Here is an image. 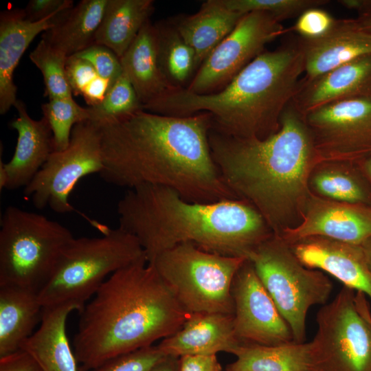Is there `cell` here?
Here are the masks:
<instances>
[{
  "instance_id": "obj_39",
  "label": "cell",
  "mask_w": 371,
  "mask_h": 371,
  "mask_svg": "<svg viewBox=\"0 0 371 371\" xmlns=\"http://www.w3.org/2000/svg\"><path fill=\"white\" fill-rule=\"evenodd\" d=\"M73 6L71 0H31L23 10L27 19L36 22Z\"/></svg>"
},
{
  "instance_id": "obj_9",
  "label": "cell",
  "mask_w": 371,
  "mask_h": 371,
  "mask_svg": "<svg viewBox=\"0 0 371 371\" xmlns=\"http://www.w3.org/2000/svg\"><path fill=\"white\" fill-rule=\"evenodd\" d=\"M248 260L290 327L293 341L305 342L308 310L327 303L331 281L322 271L304 266L290 246L274 233Z\"/></svg>"
},
{
  "instance_id": "obj_17",
  "label": "cell",
  "mask_w": 371,
  "mask_h": 371,
  "mask_svg": "<svg viewBox=\"0 0 371 371\" xmlns=\"http://www.w3.org/2000/svg\"><path fill=\"white\" fill-rule=\"evenodd\" d=\"M298 37L304 56V74L300 80L303 83L371 54V34L361 29L355 19H337L334 27L319 38Z\"/></svg>"
},
{
  "instance_id": "obj_5",
  "label": "cell",
  "mask_w": 371,
  "mask_h": 371,
  "mask_svg": "<svg viewBox=\"0 0 371 371\" xmlns=\"http://www.w3.org/2000/svg\"><path fill=\"white\" fill-rule=\"evenodd\" d=\"M303 74L304 56L297 36L262 52L217 92L196 94L174 88L144 109L175 117L207 113L212 127L225 134L265 139L279 130L283 112Z\"/></svg>"
},
{
  "instance_id": "obj_20",
  "label": "cell",
  "mask_w": 371,
  "mask_h": 371,
  "mask_svg": "<svg viewBox=\"0 0 371 371\" xmlns=\"http://www.w3.org/2000/svg\"><path fill=\"white\" fill-rule=\"evenodd\" d=\"M14 106L17 117L10 126L17 132L16 145L11 159L4 163L8 176L5 189L9 190L25 188L54 151L46 118L32 119L21 100H17Z\"/></svg>"
},
{
  "instance_id": "obj_1",
  "label": "cell",
  "mask_w": 371,
  "mask_h": 371,
  "mask_svg": "<svg viewBox=\"0 0 371 371\" xmlns=\"http://www.w3.org/2000/svg\"><path fill=\"white\" fill-rule=\"evenodd\" d=\"M212 124L207 113L175 117L145 110L98 124L104 164L99 175L106 183L129 189L166 186L191 202L238 199L212 158Z\"/></svg>"
},
{
  "instance_id": "obj_46",
  "label": "cell",
  "mask_w": 371,
  "mask_h": 371,
  "mask_svg": "<svg viewBox=\"0 0 371 371\" xmlns=\"http://www.w3.org/2000/svg\"><path fill=\"white\" fill-rule=\"evenodd\" d=\"M363 159V168L368 178L371 180V154Z\"/></svg>"
},
{
  "instance_id": "obj_19",
  "label": "cell",
  "mask_w": 371,
  "mask_h": 371,
  "mask_svg": "<svg viewBox=\"0 0 371 371\" xmlns=\"http://www.w3.org/2000/svg\"><path fill=\"white\" fill-rule=\"evenodd\" d=\"M72 8V7H71ZM69 8L32 22L24 10L10 8L0 14V113L5 114L17 100L14 72L34 38L54 27Z\"/></svg>"
},
{
  "instance_id": "obj_34",
  "label": "cell",
  "mask_w": 371,
  "mask_h": 371,
  "mask_svg": "<svg viewBox=\"0 0 371 371\" xmlns=\"http://www.w3.org/2000/svg\"><path fill=\"white\" fill-rule=\"evenodd\" d=\"M229 10L243 14L260 12L269 14L281 22L298 17L305 10L328 4V0H222Z\"/></svg>"
},
{
  "instance_id": "obj_22",
  "label": "cell",
  "mask_w": 371,
  "mask_h": 371,
  "mask_svg": "<svg viewBox=\"0 0 371 371\" xmlns=\"http://www.w3.org/2000/svg\"><path fill=\"white\" fill-rule=\"evenodd\" d=\"M78 311L74 304L43 308L38 329L22 344L42 371H80L73 348L66 331L69 315Z\"/></svg>"
},
{
  "instance_id": "obj_25",
  "label": "cell",
  "mask_w": 371,
  "mask_h": 371,
  "mask_svg": "<svg viewBox=\"0 0 371 371\" xmlns=\"http://www.w3.org/2000/svg\"><path fill=\"white\" fill-rule=\"evenodd\" d=\"M38 292L11 284L0 285V357L19 350L41 322Z\"/></svg>"
},
{
  "instance_id": "obj_11",
  "label": "cell",
  "mask_w": 371,
  "mask_h": 371,
  "mask_svg": "<svg viewBox=\"0 0 371 371\" xmlns=\"http://www.w3.org/2000/svg\"><path fill=\"white\" fill-rule=\"evenodd\" d=\"M104 168L101 132L98 124L87 120L72 129L63 150L54 151L30 183L23 188L25 198L43 210L48 206L58 214L73 212L69 196L77 183Z\"/></svg>"
},
{
  "instance_id": "obj_2",
  "label": "cell",
  "mask_w": 371,
  "mask_h": 371,
  "mask_svg": "<svg viewBox=\"0 0 371 371\" xmlns=\"http://www.w3.org/2000/svg\"><path fill=\"white\" fill-rule=\"evenodd\" d=\"M208 141L227 187L238 199L252 205L274 234L300 223L312 194L311 174L323 161L291 102L279 130L267 138L236 137L212 126Z\"/></svg>"
},
{
  "instance_id": "obj_12",
  "label": "cell",
  "mask_w": 371,
  "mask_h": 371,
  "mask_svg": "<svg viewBox=\"0 0 371 371\" xmlns=\"http://www.w3.org/2000/svg\"><path fill=\"white\" fill-rule=\"evenodd\" d=\"M289 31L269 14H245L203 61L186 89L196 94L221 90L264 52L267 45Z\"/></svg>"
},
{
  "instance_id": "obj_6",
  "label": "cell",
  "mask_w": 371,
  "mask_h": 371,
  "mask_svg": "<svg viewBox=\"0 0 371 371\" xmlns=\"http://www.w3.org/2000/svg\"><path fill=\"white\" fill-rule=\"evenodd\" d=\"M100 237L74 238L47 283L38 292L43 307L74 304L80 313L115 271L147 259L138 240L118 227L102 226Z\"/></svg>"
},
{
  "instance_id": "obj_45",
  "label": "cell",
  "mask_w": 371,
  "mask_h": 371,
  "mask_svg": "<svg viewBox=\"0 0 371 371\" xmlns=\"http://www.w3.org/2000/svg\"><path fill=\"white\" fill-rule=\"evenodd\" d=\"M361 247L365 255L366 261L371 269V237L363 242Z\"/></svg>"
},
{
  "instance_id": "obj_16",
  "label": "cell",
  "mask_w": 371,
  "mask_h": 371,
  "mask_svg": "<svg viewBox=\"0 0 371 371\" xmlns=\"http://www.w3.org/2000/svg\"><path fill=\"white\" fill-rule=\"evenodd\" d=\"M289 245L304 266L328 273L344 286L371 299V269L361 245L322 236L307 237Z\"/></svg>"
},
{
  "instance_id": "obj_10",
  "label": "cell",
  "mask_w": 371,
  "mask_h": 371,
  "mask_svg": "<svg viewBox=\"0 0 371 371\" xmlns=\"http://www.w3.org/2000/svg\"><path fill=\"white\" fill-rule=\"evenodd\" d=\"M366 295L344 286L322 305L311 341L317 371H371V312Z\"/></svg>"
},
{
  "instance_id": "obj_31",
  "label": "cell",
  "mask_w": 371,
  "mask_h": 371,
  "mask_svg": "<svg viewBox=\"0 0 371 371\" xmlns=\"http://www.w3.org/2000/svg\"><path fill=\"white\" fill-rule=\"evenodd\" d=\"M67 56L41 39L30 54V60L43 74L45 95L49 99L73 97L66 72Z\"/></svg>"
},
{
  "instance_id": "obj_33",
  "label": "cell",
  "mask_w": 371,
  "mask_h": 371,
  "mask_svg": "<svg viewBox=\"0 0 371 371\" xmlns=\"http://www.w3.org/2000/svg\"><path fill=\"white\" fill-rule=\"evenodd\" d=\"M41 109L52 132L54 151L65 150L74 126L89 120L88 108L78 104L73 97L49 99Z\"/></svg>"
},
{
  "instance_id": "obj_43",
  "label": "cell",
  "mask_w": 371,
  "mask_h": 371,
  "mask_svg": "<svg viewBox=\"0 0 371 371\" xmlns=\"http://www.w3.org/2000/svg\"><path fill=\"white\" fill-rule=\"evenodd\" d=\"M111 83L98 76L82 91L81 95L89 106L100 104L104 99Z\"/></svg>"
},
{
  "instance_id": "obj_27",
  "label": "cell",
  "mask_w": 371,
  "mask_h": 371,
  "mask_svg": "<svg viewBox=\"0 0 371 371\" xmlns=\"http://www.w3.org/2000/svg\"><path fill=\"white\" fill-rule=\"evenodd\" d=\"M108 0H82L67 10L42 38L67 57L93 45Z\"/></svg>"
},
{
  "instance_id": "obj_38",
  "label": "cell",
  "mask_w": 371,
  "mask_h": 371,
  "mask_svg": "<svg viewBox=\"0 0 371 371\" xmlns=\"http://www.w3.org/2000/svg\"><path fill=\"white\" fill-rule=\"evenodd\" d=\"M66 72L73 94L75 95H81L83 90L99 76L89 61L76 54L67 58Z\"/></svg>"
},
{
  "instance_id": "obj_44",
  "label": "cell",
  "mask_w": 371,
  "mask_h": 371,
  "mask_svg": "<svg viewBox=\"0 0 371 371\" xmlns=\"http://www.w3.org/2000/svg\"><path fill=\"white\" fill-rule=\"evenodd\" d=\"M150 371H179V357L166 355Z\"/></svg>"
},
{
  "instance_id": "obj_21",
  "label": "cell",
  "mask_w": 371,
  "mask_h": 371,
  "mask_svg": "<svg viewBox=\"0 0 371 371\" xmlns=\"http://www.w3.org/2000/svg\"><path fill=\"white\" fill-rule=\"evenodd\" d=\"M359 97H371V54L310 82H300L291 104L300 115H304L330 102Z\"/></svg>"
},
{
  "instance_id": "obj_18",
  "label": "cell",
  "mask_w": 371,
  "mask_h": 371,
  "mask_svg": "<svg viewBox=\"0 0 371 371\" xmlns=\"http://www.w3.org/2000/svg\"><path fill=\"white\" fill-rule=\"evenodd\" d=\"M242 345L235 333L233 315L201 313L190 314L182 326L157 347L165 355L181 357L220 352L234 355Z\"/></svg>"
},
{
  "instance_id": "obj_37",
  "label": "cell",
  "mask_w": 371,
  "mask_h": 371,
  "mask_svg": "<svg viewBox=\"0 0 371 371\" xmlns=\"http://www.w3.org/2000/svg\"><path fill=\"white\" fill-rule=\"evenodd\" d=\"M76 55L89 61L98 75L111 84L123 74L120 58L105 46L92 45Z\"/></svg>"
},
{
  "instance_id": "obj_40",
  "label": "cell",
  "mask_w": 371,
  "mask_h": 371,
  "mask_svg": "<svg viewBox=\"0 0 371 371\" xmlns=\"http://www.w3.org/2000/svg\"><path fill=\"white\" fill-rule=\"evenodd\" d=\"M0 371H42L35 360L21 349L0 357Z\"/></svg>"
},
{
  "instance_id": "obj_15",
  "label": "cell",
  "mask_w": 371,
  "mask_h": 371,
  "mask_svg": "<svg viewBox=\"0 0 371 371\" xmlns=\"http://www.w3.org/2000/svg\"><path fill=\"white\" fill-rule=\"evenodd\" d=\"M278 235L289 245L322 236L361 245L371 237V205L336 201L312 192L300 223Z\"/></svg>"
},
{
  "instance_id": "obj_13",
  "label": "cell",
  "mask_w": 371,
  "mask_h": 371,
  "mask_svg": "<svg viewBox=\"0 0 371 371\" xmlns=\"http://www.w3.org/2000/svg\"><path fill=\"white\" fill-rule=\"evenodd\" d=\"M301 115L322 161L352 162L371 154V97L335 101Z\"/></svg>"
},
{
  "instance_id": "obj_8",
  "label": "cell",
  "mask_w": 371,
  "mask_h": 371,
  "mask_svg": "<svg viewBox=\"0 0 371 371\" xmlns=\"http://www.w3.org/2000/svg\"><path fill=\"white\" fill-rule=\"evenodd\" d=\"M247 259L205 251L183 243L157 255L152 264L181 307L188 313L233 315L232 286Z\"/></svg>"
},
{
  "instance_id": "obj_23",
  "label": "cell",
  "mask_w": 371,
  "mask_h": 371,
  "mask_svg": "<svg viewBox=\"0 0 371 371\" xmlns=\"http://www.w3.org/2000/svg\"><path fill=\"white\" fill-rule=\"evenodd\" d=\"M126 76L143 109L174 89L164 76L159 63L157 36L150 20L120 58Z\"/></svg>"
},
{
  "instance_id": "obj_41",
  "label": "cell",
  "mask_w": 371,
  "mask_h": 371,
  "mask_svg": "<svg viewBox=\"0 0 371 371\" xmlns=\"http://www.w3.org/2000/svg\"><path fill=\"white\" fill-rule=\"evenodd\" d=\"M179 371H222L216 355H188L179 357Z\"/></svg>"
},
{
  "instance_id": "obj_42",
  "label": "cell",
  "mask_w": 371,
  "mask_h": 371,
  "mask_svg": "<svg viewBox=\"0 0 371 371\" xmlns=\"http://www.w3.org/2000/svg\"><path fill=\"white\" fill-rule=\"evenodd\" d=\"M344 7L357 12L354 18L359 27L371 34V0H340Z\"/></svg>"
},
{
  "instance_id": "obj_36",
  "label": "cell",
  "mask_w": 371,
  "mask_h": 371,
  "mask_svg": "<svg viewBox=\"0 0 371 371\" xmlns=\"http://www.w3.org/2000/svg\"><path fill=\"white\" fill-rule=\"evenodd\" d=\"M337 20L319 7L311 8L297 17L291 30L304 39H316L326 34L334 27Z\"/></svg>"
},
{
  "instance_id": "obj_35",
  "label": "cell",
  "mask_w": 371,
  "mask_h": 371,
  "mask_svg": "<svg viewBox=\"0 0 371 371\" xmlns=\"http://www.w3.org/2000/svg\"><path fill=\"white\" fill-rule=\"evenodd\" d=\"M165 356L152 345L116 356L89 371H150Z\"/></svg>"
},
{
  "instance_id": "obj_28",
  "label": "cell",
  "mask_w": 371,
  "mask_h": 371,
  "mask_svg": "<svg viewBox=\"0 0 371 371\" xmlns=\"http://www.w3.org/2000/svg\"><path fill=\"white\" fill-rule=\"evenodd\" d=\"M226 371L315 370L311 343L294 341L275 345L244 344Z\"/></svg>"
},
{
  "instance_id": "obj_14",
  "label": "cell",
  "mask_w": 371,
  "mask_h": 371,
  "mask_svg": "<svg viewBox=\"0 0 371 371\" xmlns=\"http://www.w3.org/2000/svg\"><path fill=\"white\" fill-rule=\"evenodd\" d=\"M234 326L243 345L275 346L293 341L290 327L247 260L232 286Z\"/></svg>"
},
{
  "instance_id": "obj_24",
  "label": "cell",
  "mask_w": 371,
  "mask_h": 371,
  "mask_svg": "<svg viewBox=\"0 0 371 371\" xmlns=\"http://www.w3.org/2000/svg\"><path fill=\"white\" fill-rule=\"evenodd\" d=\"M243 15L227 8L222 0H207L196 13L178 15L170 21L194 50L197 71Z\"/></svg>"
},
{
  "instance_id": "obj_4",
  "label": "cell",
  "mask_w": 371,
  "mask_h": 371,
  "mask_svg": "<svg viewBox=\"0 0 371 371\" xmlns=\"http://www.w3.org/2000/svg\"><path fill=\"white\" fill-rule=\"evenodd\" d=\"M79 314L73 349L80 371L152 346L190 315L146 258L109 276Z\"/></svg>"
},
{
  "instance_id": "obj_32",
  "label": "cell",
  "mask_w": 371,
  "mask_h": 371,
  "mask_svg": "<svg viewBox=\"0 0 371 371\" xmlns=\"http://www.w3.org/2000/svg\"><path fill=\"white\" fill-rule=\"evenodd\" d=\"M89 120L98 124L116 120L144 110L131 83L122 74L112 82L103 100L88 107Z\"/></svg>"
},
{
  "instance_id": "obj_30",
  "label": "cell",
  "mask_w": 371,
  "mask_h": 371,
  "mask_svg": "<svg viewBox=\"0 0 371 371\" xmlns=\"http://www.w3.org/2000/svg\"><path fill=\"white\" fill-rule=\"evenodd\" d=\"M155 26L161 70L173 87L186 89L196 72L195 53L170 20L159 21Z\"/></svg>"
},
{
  "instance_id": "obj_7",
  "label": "cell",
  "mask_w": 371,
  "mask_h": 371,
  "mask_svg": "<svg viewBox=\"0 0 371 371\" xmlns=\"http://www.w3.org/2000/svg\"><path fill=\"white\" fill-rule=\"evenodd\" d=\"M74 238L69 229L57 221L8 206L0 223V285L39 292Z\"/></svg>"
},
{
  "instance_id": "obj_3",
  "label": "cell",
  "mask_w": 371,
  "mask_h": 371,
  "mask_svg": "<svg viewBox=\"0 0 371 371\" xmlns=\"http://www.w3.org/2000/svg\"><path fill=\"white\" fill-rule=\"evenodd\" d=\"M119 227L133 235L148 262L183 243L247 260L273 231L250 203L241 199L196 203L164 186L129 189L118 201Z\"/></svg>"
},
{
  "instance_id": "obj_26",
  "label": "cell",
  "mask_w": 371,
  "mask_h": 371,
  "mask_svg": "<svg viewBox=\"0 0 371 371\" xmlns=\"http://www.w3.org/2000/svg\"><path fill=\"white\" fill-rule=\"evenodd\" d=\"M154 10L153 0H108L93 45L109 48L120 58Z\"/></svg>"
},
{
  "instance_id": "obj_47",
  "label": "cell",
  "mask_w": 371,
  "mask_h": 371,
  "mask_svg": "<svg viewBox=\"0 0 371 371\" xmlns=\"http://www.w3.org/2000/svg\"><path fill=\"white\" fill-rule=\"evenodd\" d=\"M312 371H317V370H312Z\"/></svg>"
},
{
  "instance_id": "obj_29",
  "label": "cell",
  "mask_w": 371,
  "mask_h": 371,
  "mask_svg": "<svg viewBox=\"0 0 371 371\" xmlns=\"http://www.w3.org/2000/svg\"><path fill=\"white\" fill-rule=\"evenodd\" d=\"M350 161H323L312 171L310 189L330 200L370 205V194L361 179L349 168Z\"/></svg>"
}]
</instances>
